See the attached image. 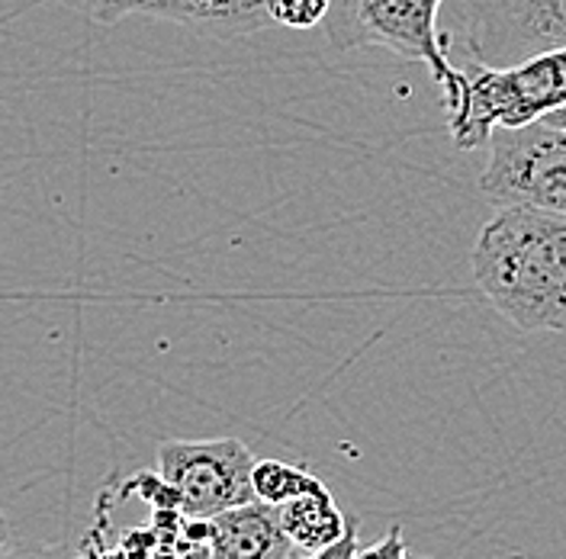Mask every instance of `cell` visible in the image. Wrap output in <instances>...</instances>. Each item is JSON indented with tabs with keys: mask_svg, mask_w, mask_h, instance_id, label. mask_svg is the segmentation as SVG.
Segmentation results:
<instances>
[{
	"mask_svg": "<svg viewBox=\"0 0 566 559\" xmlns=\"http://www.w3.org/2000/svg\"><path fill=\"white\" fill-rule=\"evenodd\" d=\"M354 559H409V547H406V537H402V527L392 525L370 547H357V557Z\"/></svg>",
	"mask_w": 566,
	"mask_h": 559,
	"instance_id": "cell-13",
	"label": "cell"
},
{
	"mask_svg": "<svg viewBox=\"0 0 566 559\" xmlns=\"http://www.w3.org/2000/svg\"><path fill=\"white\" fill-rule=\"evenodd\" d=\"M271 27L283 30H316L322 27L332 0H261Z\"/></svg>",
	"mask_w": 566,
	"mask_h": 559,
	"instance_id": "cell-11",
	"label": "cell"
},
{
	"mask_svg": "<svg viewBox=\"0 0 566 559\" xmlns=\"http://www.w3.org/2000/svg\"><path fill=\"white\" fill-rule=\"evenodd\" d=\"M541 123H547V126H560V129H566V106L554 109V113H544V116H541Z\"/></svg>",
	"mask_w": 566,
	"mask_h": 559,
	"instance_id": "cell-15",
	"label": "cell"
},
{
	"mask_svg": "<svg viewBox=\"0 0 566 559\" xmlns=\"http://www.w3.org/2000/svg\"><path fill=\"white\" fill-rule=\"evenodd\" d=\"M473 280L522 331H566V212L502 207L473 245Z\"/></svg>",
	"mask_w": 566,
	"mask_h": 559,
	"instance_id": "cell-1",
	"label": "cell"
},
{
	"mask_svg": "<svg viewBox=\"0 0 566 559\" xmlns=\"http://www.w3.org/2000/svg\"><path fill=\"white\" fill-rule=\"evenodd\" d=\"M318 479L316 473L283 463V460H254L251 466V495L261 505H283L303 492L316 489Z\"/></svg>",
	"mask_w": 566,
	"mask_h": 559,
	"instance_id": "cell-10",
	"label": "cell"
},
{
	"mask_svg": "<svg viewBox=\"0 0 566 559\" xmlns=\"http://www.w3.org/2000/svg\"><path fill=\"white\" fill-rule=\"evenodd\" d=\"M254 454L235 437L207 441H165L158 447V476L175 495L180 518H212L251 495Z\"/></svg>",
	"mask_w": 566,
	"mask_h": 559,
	"instance_id": "cell-5",
	"label": "cell"
},
{
	"mask_svg": "<svg viewBox=\"0 0 566 559\" xmlns=\"http://www.w3.org/2000/svg\"><path fill=\"white\" fill-rule=\"evenodd\" d=\"M441 106L451 139L463 151L486 145L499 126H528L566 106V49H551L502 68L470 62L460 68L458 91Z\"/></svg>",
	"mask_w": 566,
	"mask_h": 559,
	"instance_id": "cell-2",
	"label": "cell"
},
{
	"mask_svg": "<svg viewBox=\"0 0 566 559\" xmlns=\"http://www.w3.org/2000/svg\"><path fill=\"white\" fill-rule=\"evenodd\" d=\"M10 537H13V534H10V525H7V518L0 515V547H3V544H7Z\"/></svg>",
	"mask_w": 566,
	"mask_h": 559,
	"instance_id": "cell-16",
	"label": "cell"
},
{
	"mask_svg": "<svg viewBox=\"0 0 566 559\" xmlns=\"http://www.w3.org/2000/svg\"><path fill=\"white\" fill-rule=\"evenodd\" d=\"M274 508H277V521H281L290 550H300V553H316L322 547L335 544L352 521L338 508V502L332 498L325 483H318L316 489L303 492V495H296L283 505H274Z\"/></svg>",
	"mask_w": 566,
	"mask_h": 559,
	"instance_id": "cell-9",
	"label": "cell"
},
{
	"mask_svg": "<svg viewBox=\"0 0 566 559\" xmlns=\"http://www.w3.org/2000/svg\"><path fill=\"white\" fill-rule=\"evenodd\" d=\"M0 559H71L69 544H13L0 547Z\"/></svg>",
	"mask_w": 566,
	"mask_h": 559,
	"instance_id": "cell-14",
	"label": "cell"
},
{
	"mask_svg": "<svg viewBox=\"0 0 566 559\" xmlns=\"http://www.w3.org/2000/svg\"><path fill=\"white\" fill-rule=\"evenodd\" d=\"M444 0H332L322 20L332 49H387L399 59L422 62L431 71L441 101L460 84V68L448 59L438 33V10Z\"/></svg>",
	"mask_w": 566,
	"mask_h": 559,
	"instance_id": "cell-3",
	"label": "cell"
},
{
	"mask_svg": "<svg viewBox=\"0 0 566 559\" xmlns=\"http://www.w3.org/2000/svg\"><path fill=\"white\" fill-rule=\"evenodd\" d=\"M91 20L119 23L133 13L175 20L212 39H232L271 27L261 0H74Z\"/></svg>",
	"mask_w": 566,
	"mask_h": 559,
	"instance_id": "cell-7",
	"label": "cell"
},
{
	"mask_svg": "<svg viewBox=\"0 0 566 559\" xmlns=\"http://www.w3.org/2000/svg\"><path fill=\"white\" fill-rule=\"evenodd\" d=\"M490 161L480 190L493 207H537L566 212V129L534 119L490 133Z\"/></svg>",
	"mask_w": 566,
	"mask_h": 559,
	"instance_id": "cell-4",
	"label": "cell"
},
{
	"mask_svg": "<svg viewBox=\"0 0 566 559\" xmlns=\"http://www.w3.org/2000/svg\"><path fill=\"white\" fill-rule=\"evenodd\" d=\"M286 553L290 544L274 505L245 502L210 518L207 559H286Z\"/></svg>",
	"mask_w": 566,
	"mask_h": 559,
	"instance_id": "cell-8",
	"label": "cell"
},
{
	"mask_svg": "<svg viewBox=\"0 0 566 559\" xmlns=\"http://www.w3.org/2000/svg\"><path fill=\"white\" fill-rule=\"evenodd\" d=\"M357 547H360V537H357V518H352V521H348V530H345L335 544L322 547V550H316V553L290 550L286 559H354L357 557Z\"/></svg>",
	"mask_w": 566,
	"mask_h": 559,
	"instance_id": "cell-12",
	"label": "cell"
},
{
	"mask_svg": "<svg viewBox=\"0 0 566 559\" xmlns=\"http://www.w3.org/2000/svg\"><path fill=\"white\" fill-rule=\"evenodd\" d=\"M467 10V49L476 65H515L566 49V0H460Z\"/></svg>",
	"mask_w": 566,
	"mask_h": 559,
	"instance_id": "cell-6",
	"label": "cell"
}]
</instances>
